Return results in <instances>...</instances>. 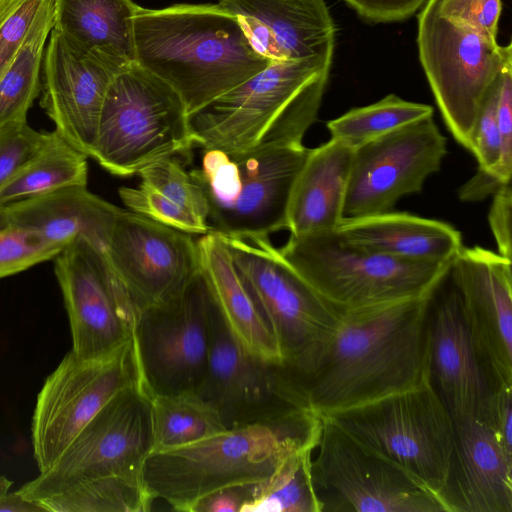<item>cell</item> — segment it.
Listing matches in <instances>:
<instances>
[{"label":"cell","instance_id":"obj_1","mask_svg":"<svg viewBox=\"0 0 512 512\" xmlns=\"http://www.w3.org/2000/svg\"><path fill=\"white\" fill-rule=\"evenodd\" d=\"M430 293L341 312L332 334L303 367L292 370L285 365L301 408L318 416L330 415L409 389L425 379L429 374Z\"/></svg>","mask_w":512,"mask_h":512},{"label":"cell","instance_id":"obj_2","mask_svg":"<svg viewBox=\"0 0 512 512\" xmlns=\"http://www.w3.org/2000/svg\"><path fill=\"white\" fill-rule=\"evenodd\" d=\"M134 46L135 63L172 87L188 115L270 63L218 3L139 7Z\"/></svg>","mask_w":512,"mask_h":512},{"label":"cell","instance_id":"obj_3","mask_svg":"<svg viewBox=\"0 0 512 512\" xmlns=\"http://www.w3.org/2000/svg\"><path fill=\"white\" fill-rule=\"evenodd\" d=\"M320 431V416L305 409L226 429L192 444L152 452L144 464L143 483L153 499L190 512L212 491L261 482L287 456L315 450Z\"/></svg>","mask_w":512,"mask_h":512},{"label":"cell","instance_id":"obj_4","mask_svg":"<svg viewBox=\"0 0 512 512\" xmlns=\"http://www.w3.org/2000/svg\"><path fill=\"white\" fill-rule=\"evenodd\" d=\"M332 58L270 61L188 115L195 146L232 153L261 144H303L317 118Z\"/></svg>","mask_w":512,"mask_h":512},{"label":"cell","instance_id":"obj_5","mask_svg":"<svg viewBox=\"0 0 512 512\" xmlns=\"http://www.w3.org/2000/svg\"><path fill=\"white\" fill-rule=\"evenodd\" d=\"M309 150L304 144L204 150L201 166L189 174L207 200L210 231L240 236L287 230L292 188Z\"/></svg>","mask_w":512,"mask_h":512},{"label":"cell","instance_id":"obj_6","mask_svg":"<svg viewBox=\"0 0 512 512\" xmlns=\"http://www.w3.org/2000/svg\"><path fill=\"white\" fill-rule=\"evenodd\" d=\"M281 255L339 312L367 309L428 295L450 263L413 262L356 246L336 230L291 236Z\"/></svg>","mask_w":512,"mask_h":512},{"label":"cell","instance_id":"obj_7","mask_svg":"<svg viewBox=\"0 0 512 512\" xmlns=\"http://www.w3.org/2000/svg\"><path fill=\"white\" fill-rule=\"evenodd\" d=\"M194 146L187 110L172 87L135 62L115 74L91 158L112 175L129 177Z\"/></svg>","mask_w":512,"mask_h":512},{"label":"cell","instance_id":"obj_8","mask_svg":"<svg viewBox=\"0 0 512 512\" xmlns=\"http://www.w3.org/2000/svg\"><path fill=\"white\" fill-rule=\"evenodd\" d=\"M327 416L444 502L455 422L430 383L429 374L409 389Z\"/></svg>","mask_w":512,"mask_h":512},{"label":"cell","instance_id":"obj_9","mask_svg":"<svg viewBox=\"0 0 512 512\" xmlns=\"http://www.w3.org/2000/svg\"><path fill=\"white\" fill-rule=\"evenodd\" d=\"M153 449L152 396L142 381L117 392L46 471L17 492L39 502L109 476L143 481Z\"/></svg>","mask_w":512,"mask_h":512},{"label":"cell","instance_id":"obj_10","mask_svg":"<svg viewBox=\"0 0 512 512\" xmlns=\"http://www.w3.org/2000/svg\"><path fill=\"white\" fill-rule=\"evenodd\" d=\"M234 266L279 347L282 363L298 370L332 334L341 312L290 266L269 235H222Z\"/></svg>","mask_w":512,"mask_h":512},{"label":"cell","instance_id":"obj_11","mask_svg":"<svg viewBox=\"0 0 512 512\" xmlns=\"http://www.w3.org/2000/svg\"><path fill=\"white\" fill-rule=\"evenodd\" d=\"M311 474L322 512H447L442 499L321 415Z\"/></svg>","mask_w":512,"mask_h":512},{"label":"cell","instance_id":"obj_12","mask_svg":"<svg viewBox=\"0 0 512 512\" xmlns=\"http://www.w3.org/2000/svg\"><path fill=\"white\" fill-rule=\"evenodd\" d=\"M419 59L443 120L468 150L481 102L499 76L511 42L497 40L438 14L428 3L418 14Z\"/></svg>","mask_w":512,"mask_h":512},{"label":"cell","instance_id":"obj_13","mask_svg":"<svg viewBox=\"0 0 512 512\" xmlns=\"http://www.w3.org/2000/svg\"><path fill=\"white\" fill-rule=\"evenodd\" d=\"M212 299L200 264L176 295L137 311L133 342L151 396L199 390L208 361Z\"/></svg>","mask_w":512,"mask_h":512},{"label":"cell","instance_id":"obj_14","mask_svg":"<svg viewBox=\"0 0 512 512\" xmlns=\"http://www.w3.org/2000/svg\"><path fill=\"white\" fill-rule=\"evenodd\" d=\"M142 381L133 338L112 356L79 359L70 350L50 373L32 416L33 456L48 470L80 431L121 389Z\"/></svg>","mask_w":512,"mask_h":512},{"label":"cell","instance_id":"obj_15","mask_svg":"<svg viewBox=\"0 0 512 512\" xmlns=\"http://www.w3.org/2000/svg\"><path fill=\"white\" fill-rule=\"evenodd\" d=\"M68 315L72 352L81 360L106 359L133 338L137 309L105 253L83 237L54 258Z\"/></svg>","mask_w":512,"mask_h":512},{"label":"cell","instance_id":"obj_16","mask_svg":"<svg viewBox=\"0 0 512 512\" xmlns=\"http://www.w3.org/2000/svg\"><path fill=\"white\" fill-rule=\"evenodd\" d=\"M209 328L207 367L196 394L218 412L226 429L303 409L287 367L247 351L227 326L214 295Z\"/></svg>","mask_w":512,"mask_h":512},{"label":"cell","instance_id":"obj_17","mask_svg":"<svg viewBox=\"0 0 512 512\" xmlns=\"http://www.w3.org/2000/svg\"><path fill=\"white\" fill-rule=\"evenodd\" d=\"M446 153V137L433 116L353 149L343 219L392 211L402 197L422 190Z\"/></svg>","mask_w":512,"mask_h":512},{"label":"cell","instance_id":"obj_18","mask_svg":"<svg viewBox=\"0 0 512 512\" xmlns=\"http://www.w3.org/2000/svg\"><path fill=\"white\" fill-rule=\"evenodd\" d=\"M105 255L137 311L176 295L200 267L194 235L124 209Z\"/></svg>","mask_w":512,"mask_h":512},{"label":"cell","instance_id":"obj_19","mask_svg":"<svg viewBox=\"0 0 512 512\" xmlns=\"http://www.w3.org/2000/svg\"><path fill=\"white\" fill-rule=\"evenodd\" d=\"M511 261L485 248L464 247L449 273L466 329L492 391L512 387Z\"/></svg>","mask_w":512,"mask_h":512},{"label":"cell","instance_id":"obj_20","mask_svg":"<svg viewBox=\"0 0 512 512\" xmlns=\"http://www.w3.org/2000/svg\"><path fill=\"white\" fill-rule=\"evenodd\" d=\"M120 70L51 30L42 59L40 105L55 131L87 157L92 155L106 92Z\"/></svg>","mask_w":512,"mask_h":512},{"label":"cell","instance_id":"obj_21","mask_svg":"<svg viewBox=\"0 0 512 512\" xmlns=\"http://www.w3.org/2000/svg\"><path fill=\"white\" fill-rule=\"evenodd\" d=\"M429 380L454 422L485 421L492 389L466 329L449 269L429 297Z\"/></svg>","mask_w":512,"mask_h":512},{"label":"cell","instance_id":"obj_22","mask_svg":"<svg viewBox=\"0 0 512 512\" xmlns=\"http://www.w3.org/2000/svg\"><path fill=\"white\" fill-rule=\"evenodd\" d=\"M269 61L333 56L336 27L325 0H219Z\"/></svg>","mask_w":512,"mask_h":512},{"label":"cell","instance_id":"obj_23","mask_svg":"<svg viewBox=\"0 0 512 512\" xmlns=\"http://www.w3.org/2000/svg\"><path fill=\"white\" fill-rule=\"evenodd\" d=\"M443 500L448 512H512V459L485 422H455Z\"/></svg>","mask_w":512,"mask_h":512},{"label":"cell","instance_id":"obj_24","mask_svg":"<svg viewBox=\"0 0 512 512\" xmlns=\"http://www.w3.org/2000/svg\"><path fill=\"white\" fill-rule=\"evenodd\" d=\"M7 208L11 224L33 230L62 248L83 237L104 253L121 211L87 186L65 187Z\"/></svg>","mask_w":512,"mask_h":512},{"label":"cell","instance_id":"obj_25","mask_svg":"<svg viewBox=\"0 0 512 512\" xmlns=\"http://www.w3.org/2000/svg\"><path fill=\"white\" fill-rule=\"evenodd\" d=\"M352 157V148L332 138L309 150L289 200L291 236L337 229L343 220Z\"/></svg>","mask_w":512,"mask_h":512},{"label":"cell","instance_id":"obj_26","mask_svg":"<svg viewBox=\"0 0 512 512\" xmlns=\"http://www.w3.org/2000/svg\"><path fill=\"white\" fill-rule=\"evenodd\" d=\"M336 231L356 246L413 262L450 263L463 246L452 225L393 211L343 219Z\"/></svg>","mask_w":512,"mask_h":512},{"label":"cell","instance_id":"obj_27","mask_svg":"<svg viewBox=\"0 0 512 512\" xmlns=\"http://www.w3.org/2000/svg\"><path fill=\"white\" fill-rule=\"evenodd\" d=\"M200 264L232 334L253 355L282 363L277 342L241 280L225 238L209 231L197 239Z\"/></svg>","mask_w":512,"mask_h":512},{"label":"cell","instance_id":"obj_28","mask_svg":"<svg viewBox=\"0 0 512 512\" xmlns=\"http://www.w3.org/2000/svg\"><path fill=\"white\" fill-rule=\"evenodd\" d=\"M138 176V186L121 187L118 191L129 210L191 235L210 231L204 193L178 157L155 162Z\"/></svg>","mask_w":512,"mask_h":512},{"label":"cell","instance_id":"obj_29","mask_svg":"<svg viewBox=\"0 0 512 512\" xmlns=\"http://www.w3.org/2000/svg\"><path fill=\"white\" fill-rule=\"evenodd\" d=\"M133 0H54L53 30L115 67L135 62Z\"/></svg>","mask_w":512,"mask_h":512},{"label":"cell","instance_id":"obj_30","mask_svg":"<svg viewBox=\"0 0 512 512\" xmlns=\"http://www.w3.org/2000/svg\"><path fill=\"white\" fill-rule=\"evenodd\" d=\"M87 156L55 130L42 149L0 187V205L69 187L87 186Z\"/></svg>","mask_w":512,"mask_h":512},{"label":"cell","instance_id":"obj_31","mask_svg":"<svg viewBox=\"0 0 512 512\" xmlns=\"http://www.w3.org/2000/svg\"><path fill=\"white\" fill-rule=\"evenodd\" d=\"M53 1H44L21 47L0 74V129L25 122L40 94L44 47L53 28Z\"/></svg>","mask_w":512,"mask_h":512},{"label":"cell","instance_id":"obj_32","mask_svg":"<svg viewBox=\"0 0 512 512\" xmlns=\"http://www.w3.org/2000/svg\"><path fill=\"white\" fill-rule=\"evenodd\" d=\"M152 420V452L192 444L226 430L218 412L196 393L152 396Z\"/></svg>","mask_w":512,"mask_h":512},{"label":"cell","instance_id":"obj_33","mask_svg":"<svg viewBox=\"0 0 512 512\" xmlns=\"http://www.w3.org/2000/svg\"><path fill=\"white\" fill-rule=\"evenodd\" d=\"M314 450L287 456L265 480L256 483L242 512H322L312 474Z\"/></svg>","mask_w":512,"mask_h":512},{"label":"cell","instance_id":"obj_34","mask_svg":"<svg viewBox=\"0 0 512 512\" xmlns=\"http://www.w3.org/2000/svg\"><path fill=\"white\" fill-rule=\"evenodd\" d=\"M432 106L388 94L381 100L353 108L327 122L331 138L355 149L398 128L433 116Z\"/></svg>","mask_w":512,"mask_h":512},{"label":"cell","instance_id":"obj_35","mask_svg":"<svg viewBox=\"0 0 512 512\" xmlns=\"http://www.w3.org/2000/svg\"><path fill=\"white\" fill-rule=\"evenodd\" d=\"M153 500L143 481L109 476L78 484L39 503L52 512H146Z\"/></svg>","mask_w":512,"mask_h":512},{"label":"cell","instance_id":"obj_36","mask_svg":"<svg viewBox=\"0 0 512 512\" xmlns=\"http://www.w3.org/2000/svg\"><path fill=\"white\" fill-rule=\"evenodd\" d=\"M62 249L33 230L10 224L0 230V279L54 259Z\"/></svg>","mask_w":512,"mask_h":512},{"label":"cell","instance_id":"obj_37","mask_svg":"<svg viewBox=\"0 0 512 512\" xmlns=\"http://www.w3.org/2000/svg\"><path fill=\"white\" fill-rule=\"evenodd\" d=\"M500 74V73H499ZM499 76L484 96L470 135L468 150L478 161V168L494 173L500 158L497 122Z\"/></svg>","mask_w":512,"mask_h":512},{"label":"cell","instance_id":"obj_38","mask_svg":"<svg viewBox=\"0 0 512 512\" xmlns=\"http://www.w3.org/2000/svg\"><path fill=\"white\" fill-rule=\"evenodd\" d=\"M49 134L33 129L27 121L0 129V187L42 149Z\"/></svg>","mask_w":512,"mask_h":512},{"label":"cell","instance_id":"obj_39","mask_svg":"<svg viewBox=\"0 0 512 512\" xmlns=\"http://www.w3.org/2000/svg\"><path fill=\"white\" fill-rule=\"evenodd\" d=\"M45 0H0V74L21 47Z\"/></svg>","mask_w":512,"mask_h":512},{"label":"cell","instance_id":"obj_40","mask_svg":"<svg viewBox=\"0 0 512 512\" xmlns=\"http://www.w3.org/2000/svg\"><path fill=\"white\" fill-rule=\"evenodd\" d=\"M435 11L446 19L469 26L497 40L501 0H428Z\"/></svg>","mask_w":512,"mask_h":512},{"label":"cell","instance_id":"obj_41","mask_svg":"<svg viewBox=\"0 0 512 512\" xmlns=\"http://www.w3.org/2000/svg\"><path fill=\"white\" fill-rule=\"evenodd\" d=\"M497 122L500 158L494 174L505 182L512 175V54L508 55L499 74Z\"/></svg>","mask_w":512,"mask_h":512},{"label":"cell","instance_id":"obj_42","mask_svg":"<svg viewBox=\"0 0 512 512\" xmlns=\"http://www.w3.org/2000/svg\"><path fill=\"white\" fill-rule=\"evenodd\" d=\"M363 19L373 23L406 20L420 10L428 0H343Z\"/></svg>","mask_w":512,"mask_h":512},{"label":"cell","instance_id":"obj_43","mask_svg":"<svg viewBox=\"0 0 512 512\" xmlns=\"http://www.w3.org/2000/svg\"><path fill=\"white\" fill-rule=\"evenodd\" d=\"M511 209L512 189L510 182L493 195L488 213L489 226L496 241L498 252L510 261L512 259Z\"/></svg>","mask_w":512,"mask_h":512},{"label":"cell","instance_id":"obj_44","mask_svg":"<svg viewBox=\"0 0 512 512\" xmlns=\"http://www.w3.org/2000/svg\"><path fill=\"white\" fill-rule=\"evenodd\" d=\"M485 422L504 453L512 459V387L493 391Z\"/></svg>","mask_w":512,"mask_h":512},{"label":"cell","instance_id":"obj_45","mask_svg":"<svg viewBox=\"0 0 512 512\" xmlns=\"http://www.w3.org/2000/svg\"><path fill=\"white\" fill-rule=\"evenodd\" d=\"M256 483L217 489L197 500L190 512H242L254 495Z\"/></svg>","mask_w":512,"mask_h":512},{"label":"cell","instance_id":"obj_46","mask_svg":"<svg viewBox=\"0 0 512 512\" xmlns=\"http://www.w3.org/2000/svg\"><path fill=\"white\" fill-rule=\"evenodd\" d=\"M511 182V181H510ZM494 173L478 168L476 174L458 190L459 199L463 202H477L493 196L505 184Z\"/></svg>","mask_w":512,"mask_h":512},{"label":"cell","instance_id":"obj_47","mask_svg":"<svg viewBox=\"0 0 512 512\" xmlns=\"http://www.w3.org/2000/svg\"><path fill=\"white\" fill-rule=\"evenodd\" d=\"M46 511L39 502L24 499L17 491L7 493L0 498V512Z\"/></svg>","mask_w":512,"mask_h":512},{"label":"cell","instance_id":"obj_48","mask_svg":"<svg viewBox=\"0 0 512 512\" xmlns=\"http://www.w3.org/2000/svg\"><path fill=\"white\" fill-rule=\"evenodd\" d=\"M11 224L7 205H0V230Z\"/></svg>","mask_w":512,"mask_h":512},{"label":"cell","instance_id":"obj_49","mask_svg":"<svg viewBox=\"0 0 512 512\" xmlns=\"http://www.w3.org/2000/svg\"><path fill=\"white\" fill-rule=\"evenodd\" d=\"M12 482L4 476H0V498L8 493Z\"/></svg>","mask_w":512,"mask_h":512}]
</instances>
